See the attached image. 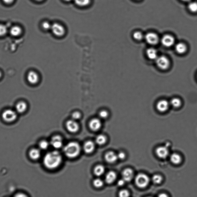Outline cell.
<instances>
[{"label":"cell","mask_w":197,"mask_h":197,"mask_svg":"<svg viewBox=\"0 0 197 197\" xmlns=\"http://www.w3.org/2000/svg\"><path fill=\"white\" fill-rule=\"evenodd\" d=\"M62 161V157L60 153L57 151H53L46 154L43 160L45 167L51 169L57 167L60 165Z\"/></svg>","instance_id":"cell-1"},{"label":"cell","mask_w":197,"mask_h":197,"mask_svg":"<svg viewBox=\"0 0 197 197\" xmlns=\"http://www.w3.org/2000/svg\"><path fill=\"white\" fill-rule=\"evenodd\" d=\"M80 150L79 145L75 142L68 143L63 149L65 155L70 158H74L78 156L80 153Z\"/></svg>","instance_id":"cell-2"},{"label":"cell","mask_w":197,"mask_h":197,"mask_svg":"<svg viewBox=\"0 0 197 197\" xmlns=\"http://www.w3.org/2000/svg\"><path fill=\"white\" fill-rule=\"evenodd\" d=\"M150 179L148 176L144 174H140L135 178L136 185L140 188H144L148 185Z\"/></svg>","instance_id":"cell-3"},{"label":"cell","mask_w":197,"mask_h":197,"mask_svg":"<svg viewBox=\"0 0 197 197\" xmlns=\"http://www.w3.org/2000/svg\"><path fill=\"white\" fill-rule=\"evenodd\" d=\"M18 115L16 112L11 109H7L2 114L3 120L7 123H12L16 119Z\"/></svg>","instance_id":"cell-4"},{"label":"cell","mask_w":197,"mask_h":197,"mask_svg":"<svg viewBox=\"0 0 197 197\" xmlns=\"http://www.w3.org/2000/svg\"><path fill=\"white\" fill-rule=\"evenodd\" d=\"M156 64L162 70H166L169 68L170 62L167 57L163 56H159L156 59Z\"/></svg>","instance_id":"cell-5"},{"label":"cell","mask_w":197,"mask_h":197,"mask_svg":"<svg viewBox=\"0 0 197 197\" xmlns=\"http://www.w3.org/2000/svg\"><path fill=\"white\" fill-rule=\"evenodd\" d=\"M51 30L54 35L58 37H61L65 34L64 27L61 24L54 23L52 25Z\"/></svg>","instance_id":"cell-6"},{"label":"cell","mask_w":197,"mask_h":197,"mask_svg":"<svg viewBox=\"0 0 197 197\" xmlns=\"http://www.w3.org/2000/svg\"><path fill=\"white\" fill-rule=\"evenodd\" d=\"M145 39L148 44L152 45H156L159 42L158 36L153 32L147 34L145 36Z\"/></svg>","instance_id":"cell-7"},{"label":"cell","mask_w":197,"mask_h":197,"mask_svg":"<svg viewBox=\"0 0 197 197\" xmlns=\"http://www.w3.org/2000/svg\"><path fill=\"white\" fill-rule=\"evenodd\" d=\"M66 127L68 131L72 133H76L79 129V125L74 120H70L67 122Z\"/></svg>","instance_id":"cell-8"},{"label":"cell","mask_w":197,"mask_h":197,"mask_svg":"<svg viewBox=\"0 0 197 197\" xmlns=\"http://www.w3.org/2000/svg\"><path fill=\"white\" fill-rule=\"evenodd\" d=\"M156 154L157 156L161 159H165L169 155L168 149L167 147L164 146L158 147L156 150Z\"/></svg>","instance_id":"cell-9"},{"label":"cell","mask_w":197,"mask_h":197,"mask_svg":"<svg viewBox=\"0 0 197 197\" xmlns=\"http://www.w3.org/2000/svg\"><path fill=\"white\" fill-rule=\"evenodd\" d=\"M170 103L167 100L162 99L157 103L156 108L159 112H164L168 109Z\"/></svg>","instance_id":"cell-10"},{"label":"cell","mask_w":197,"mask_h":197,"mask_svg":"<svg viewBox=\"0 0 197 197\" xmlns=\"http://www.w3.org/2000/svg\"><path fill=\"white\" fill-rule=\"evenodd\" d=\"M175 40L173 37L170 35H164L161 39V43L166 47H170L173 45Z\"/></svg>","instance_id":"cell-11"},{"label":"cell","mask_w":197,"mask_h":197,"mask_svg":"<svg viewBox=\"0 0 197 197\" xmlns=\"http://www.w3.org/2000/svg\"><path fill=\"white\" fill-rule=\"evenodd\" d=\"M101 126V122L100 120L97 118L92 119L89 123V126L90 129L94 131H98Z\"/></svg>","instance_id":"cell-12"},{"label":"cell","mask_w":197,"mask_h":197,"mask_svg":"<svg viewBox=\"0 0 197 197\" xmlns=\"http://www.w3.org/2000/svg\"><path fill=\"white\" fill-rule=\"evenodd\" d=\"M51 144L55 148H61L63 145V139L61 137L58 135L53 137L51 140Z\"/></svg>","instance_id":"cell-13"},{"label":"cell","mask_w":197,"mask_h":197,"mask_svg":"<svg viewBox=\"0 0 197 197\" xmlns=\"http://www.w3.org/2000/svg\"><path fill=\"white\" fill-rule=\"evenodd\" d=\"M134 176L133 171L131 169H125L122 173L123 179L126 182H129L132 179Z\"/></svg>","instance_id":"cell-14"},{"label":"cell","mask_w":197,"mask_h":197,"mask_svg":"<svg viewBox=\"0 0 197 197\" xmlns=\"http://www.w3.org/2000/svg\"><path fill=\"white\" fill-rule=\"evenodd\" d=\"M27 79L29 83L32 85H35L38 82L39 76L35 72L31 71L29 73Z\"/></svg>","instance_id":"cell-15"},{"label":"cell","mask_w":197,"mask_h":197,"mask_svg":"<svg viewBox=\"0 0 197 197\" xmlns=\"http://www.w3.org/2000/svg\"><path fill=\"white\" fill-rule=\"evenodd\" d=\"M105 160L109 163H113L116 161L118 157L117 155L114 152L110 151L106 154L105 156Z\"/></svg>","instance_id":"cell-16"},{"label":"cell","mask_w":197,"mask_h":197,"mask_svg":"<svg viewBox=\"0 0 197 197\" xmlns=\"http://www.w3.org/2000/svg\"><path fill=\"white\" fill-rule=\"evenodd\" d=\"M95 144L92 141H87L85 143L84 145V150L85 152L87 154L92 153L95 150Z\"/></svg>","instance_id":"cell-17"},{"label":"cell","mask_w":197,"mask_h":197,"mask_svg":"<svg viewBox=\"0 0 197 197\" xmlns=\"http://www.w3.org/2000/svg\"><path fill=\"white\" fill-rule=\"evenodd\" d=\"M117 175L114 171H111L106 174L105 178L106 182L108 184H111L116 180Z\"/></svg>","instance_id":"cell-18"},{"label":"cell","mask_w":197,"mask_h":197,"mask_svg":"<svg viewBox=\"0 0 197 197\" xmlns=\"http://www.w3.org/2000/svg\"><path fill=\"white\" fill-rule=\"evenodd\" d=\"M27 106L26 103L23 101L18 102L15 106V109L19 113H23L27 109Z\"/></svg>","instance_id":"cell-19"},{"label":"cell","mask_w":197,"mask_h":197,"mask_svg":"<svg viewBox=\"0 0 197 197\" xmlns=\"http://www.w3.org/2000/svg\"><path fill=\"white\" fill-rule=\"evenodd\" d=\"M29 156L30 158L33 160H37L41 156L40 150L37 149H32L29 152Z\"/></svg>","instance_id":"cell-20"},{"label":"cell","mask_w":197,"mask_h":197,"mask_svg":"<svg viewBox=\"0 0 197 197\" xmlns=\"http://www.w3.org/2000/svg\"><path fill=\"white\" fill-rule=\"evenodd\" d=\"M147 56L150 59H156L157 57V51L153 48H150L146 51Z\"/></svg>","instance_id":"cell-21"},{"label":"cell","mask_w":197,"mask_h":197,"mask_svg":"<svg viewBox=\"0 0 197 197\" xmlns=\"http://www.w3.org/2000/svg\"><path fill=\"white\" fill-rule=\"evenodd\" d=\"M175 49L176 52L179 54H182L186 52L187 50V47L185 44L183 43H179L176 44Z\"/></svg>","instance_id":"cell-22"},{"label":"cell","mask_w":197,"mask_h":197,"mask_svg":"<svg viewBox=\"0 0 197 197\" xmlns=\"http://www.w3.org/2000/svg\"><path fill=\"white\" fill-rule=\"evenodd\" d=\"M170 159L172 163L175 164H179L182 160L181 156L179 154L175 153L171 155Z\"/></svg>","instance_id":"cell-23"},{"label":"cell","mask_w":197,"mask_h":197,"mask_svg":"<svg viewBox=\"0 0 197 197\" xmlns=\"http://www.w3.org/2000/svg\"><path fill=\"white\" fill-rule=\"evenodd\" d=\"M105 172V167L103 166L99 165L96 167L94 169V173L96 176H100Z\"/></svg>","instance_id":"cell-24"},{"label":"cell","mask_w":197,"mask_h":197,"mask_svg":"<svg viewBox=\"0 0 197 197\" xmlns=\"http://www.w3.org/2000/svg\"><path fill=\"white\" fill-rule=\"evenodd\" d=\"M169 103L173 107L177 108L180 107L182 104V102L180 99L175 97L171 99Z\"/></svg>","instance_id":"cell-25"},{"label":"cell","mask_w":197,"mask_h":197,"mask_svg":"<svg viewBox=\"0 0 197 197\" xmlns=\"http://www.w3.org/2000/svg\"><path fill=\"white\" fill-rule=\"evenodd\" d=\"M22 32V30L20 27L14 26L12 27L10 30V33L13 36H19Z\"/></svg>","instance_id":"cell-26"},{"label":"cell","mask_w":197,"mask_h":197,"mask_svg":"<svg viewBox=\"0 0 197 197\" xmlns=\"http://www.w3.org/2000/svg\"><path fill=\"white\" fill-rule=\"evenodd\" d=\"M107 141V138L103 135H99L96 138V142L99 145H102L105 144Z\"/></svg>","instance_id":"cell-27"},{"label":"cell","mask_w":197,"mask_h":197,"mask_svg":"<svg viewBox=\"0 0 197 197\" xmlns=\"http://www.w3.org/2000/svg\"><path fill=\"white\" fill-rule=\"evenodd\" d=\"M74 3L80 7H86L90 5L91 2L90 0H74Z\"/></svg>","instance_id":"cell-28"},{"label":"cell","mask_w":197,"mask_h":197,"mask_svg":"<svg viewBox=\"0 0 197 197\" xmlns=\"http://www.w3.org/2000/svg\"><path fill=\"white\" fill-rule=\"evenodd\" d=\"M188 8L192 13H197V2H190L188 4Z\"/></svg>","instance_id":"cell-29"},{"label":"cell","mask_w":197,"mask_h":197,"mask_svg":"<svg viewBox=\"0 0 197 197\" xmlns=\"http://www.w3.org/2000/svg\"><path fill=\"white\" fill-rule=\"evenodd\" d=\"M162 176L156 174L152 178L153 182L155 184H159L162 182Z\"/></svg>","instance_id":"cell-30"},{"label":"cell","mask_w":197,"mask_h":197,"mask_svg":"<svg viewBox=\"0 0 197 197\" xmlns=\"http://www.w3.org/2000/svg\"><path fill=\"white\" fill-rule=\"evenodd\" d=\"M93 184L96 188L101 187L104 185L103 181L100 179H96L94 181Z\"/></svg>","instance_id":"cell-31"},{"label":"cell","mask_w":197,"mask_h":197,"mask_svg":"<svg viewBox=\"0 0 197 197\" xmlns=\"http://www.w3.org/2000/svg\"><path fill=\"white\" fill-rule=\"evenodd\" d=\"M49 144L46 140H42L39 143V146L42 150H46L48 148Z\"/></svg>","instance_id":"cell-32"},{"label":"cell","mask_w":197,"mask_h":197,"mask_svg":"<svg viewBox=\"0 0 197 197\" xmlns=\"http://www.w3.org/2000/svg\"><path fill=\"white\" fill-rule=\"evenodd\" d=\"M7 32V29L5 25H0V36H3L6 34Z\"/></svg>","instance_id":"cell-33"},{"label":"cell","mask_w":197,"mask_h":197,"mask_svg":"<svg viewBox=\"0 0 197 197\" xmlns=\"http://www.w3.org/2000/svg\"><path fill=\"white\" fill-rule=\"evenodd\" d=\"M129 193L127 190H122L119 192V197H129Z\"/></svg>","instance_id":"cell-34"},{"label":"cell","mask_w":197,"mask_h":197,"mask_svg":"<svg viewBox=\"0 0 197 197\" xmlns=\"http://www.w3.org/2000/svg\"><path fill=\"white\" fill-rule=\"evenodd\" d=\"M133 37L136 40H140L143 38V34L140 32H135L133 34Z\"/></svg>","instance_id":"cell-35"},{"label":"cell","mask_w":197,"mask_h":197,"mask_svg":"<svg viewBox=\"0 0 197 197\" xmlns=\"http://www.w3.org/2000/svg\"><path fill=\"white\" fill-rule=\"evenodd\" d=\"M99 116L102 119H106L108 116V113L106 111H101L99 112Z\"/></svg>","instance_id":"cell-36"},{"label":"cell","mask_w":197,"mask_h":197,"mask_svg":"<svg viewBox=\"0 0 197 197\" xmlns=\"http://www.w3.org/2000/svg\"><path fill=\"white\" fill-rule=\"evenodd\" d=\"M51 26H52V25H51L50 23L47 21L44 22L42 24L43 28L45 30H49L51 29Z\"/></svg>","instance_id":"cell-37"},{"label":"cell","mask_w":197,"mask_h":197,"mask_svg":"<svg viewBox=\"0 0 197 197\" xmlns=\"http://www.w3.org/2000/svg\"><path fill=\"white\" fill-rule=\"evenodd\" d=\"M72 118L73 120H77L79 119L81 117V114L78 112H75L72 114Z\"/></svg>","instance_id":"cell-38"},{"label":"cell","mask_w":197,"mask_h":197,"mask_svg":"<svg viewBox=\"0 0 197 197\" xmlns=\"http://www.w3.org/2000/svg\"><path fill=\"white\" fill-rule=\"evenodd\" d=\"M117 156L118 159H121V160H123L126 157V154H125L124 152H119Z\"/></svg>","instance_id":"cell-39"},{"label":"cell","mask_w":197,"mask_h":197,"mask_svg":"<svg viewBox=\"0 0 197 197\" xmlns=\"http://www.w3.org/2000/svg\"><path fill=\"white\" fill-rule=\"evenodd\" d=\"M125 182H126V181H125L123 179H120L118 182V185L119 186H123Z\"/></svg>","instance_id":"cell-40"},{"label":"cell","mask_w":197,"mask_h":197,"mask_svg":"<svg viewBox=\"0 0 197 197\" xmlns=\"http://www.w3.org/2000/svg\"><path fill=\"white\" fill-rule=\"evenodd\" d=\"M14 197H28L25 194L22 193H19L17 194H16L15 195Z\"/></svg>","instance_id":"cell-41"},{"label":"cell","mask_w":197,"mask_h":197,"mask_svg":"<svg viewBox=\"0 0 197 197\" xmlns=\"http://www.w3.org/2000/svg\"><path fill=\"white\" fill-rule=\"evenodd\" d=\"M3 2L6 4H11L13 3L14 0H3Z\"/></svg>","instance_id":"cell-42"},{"label":"cell","mask_w":197,"mask_h":197,"mask_svg":"<svg viewBox=\"0 0 197 197\" xmlns=\"http://www.w3.org/2000/svg\"><path fill=\"white\" fill-rule=\"evenodd\" d=\"M158 197H168V196L166 194L162 193L159 194Z\"/></svg>","instance_id":"cell-43"},{"label":"cell","mask_w":197,"mask_h":197,"mask_svg":"<svg viewBox=\"0 0 197 197\" xmlns=\"http://www.w3.org/2000/svg\"><path fill=\"white\" fill-rule=\"evenodd\" d=\"M182 1L184 2H190L191 0H182Z\"/></svg>","instance_id":"cell-44"},{"label":"cell","mask_w":197,"mask_h":197,"mask_svg":"<svg viewBox=\"0 0 197 197\" xmlns=\"http://www.w3.org/2000/svg\"><path fill=\"white\" fill-rule=\"evenodd\" d=\"M34 1L37 2H41L43 1V0H34Z\"/></svg>","instance_id":"cell-45"},{"label":"cell","mask_w":197,"mask_h":197,"mask_svg":"<svg viewBox=\"0 0 197 197\" xmlns=\"http://www.w3.org/2000/svg\"><path fill=\"white\" fill-rule=\"evenodd\" d=\"M64 1L66 2H68L71 1H72V0H64Z\"/></svg>","instance_id":"cell-46"},{"label":"cell","mask_w":197,"mask_h":197,"mask_svg":"<svg viewBox=\"0 0 197 197\" xmlns=\"http://www.w3.org/2000/svg\"><path fill=\"white\" fill-rule=\"evenodd\" d=\"M1 73L0 72V78H1Z\"/></svg>","instance_id":"cell-47"},{"label":"cell","mask_w":197,"mask_h":197,"mask_svg":"<svg viewBox=\"0 0 197 197\" xmlns=\"http://www.w3.org/2000/svg\"></svg>","instance_id":"cell-48"}]
</instances>
